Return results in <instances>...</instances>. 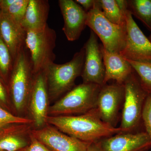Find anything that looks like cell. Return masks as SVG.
Listing matches in <instances>:
<instances>
[{
    "label": "cell",
    "mask_w": 151,
    "mask_h": 151,
    "mask_svg": "<svg viewBox=\"0 0 151 151\" xmlns=\"http://www.w3.org/2000/svg\"><path fill=\"white\" fill-rule=\"evenodd\" d=\"M142 118L146 129V132L151 140V94L146 98L143 107Z\"/></svg>",
    "instance_id": "obj_25"
},
{
    "label": "cell",
    "mask_w": 151,
    "mask_h": 151,
    "mask_svg": "<svg viewBox=\"0 0 151 151\" xmlns=\"http://www.w3.org/2000/svg\"><path fill=\"white\" fill-rule=\"evenodd\" d=\"M1 8H0V12H1Z\"/></svg>",
    "instance_id": "obj_31"
},
{
    "label": "cell",
    "mask_w": 151,
    "mask_h": 151,
    "mask_svg": "<svg viewBox=\"0 0 151 151\" xmlns=\"http://www.w3.org/2000/svg\"><path fill=\"white\" fill-rule=\"evenodd\" d=\"M48 88L45 70L34 74L28 108L36 129L46 124L49 108Z\"/></svg>",
    "instance_id": "obj_10"
},
{
    "label": "cell",
    "mask_w": 151,
    "mask_h": 151,
    "mask_svg": "<svg viewBox=\"0 0 151 151\" xmlns=\"http://www.w3.org/2000/svg\"><path fill=\"white\" fill-rule=\"evenodd\" d=\"M97 1L100 9L108 20L118 25H126V12L124 13L121 10L116 0H97Z\"/></svg>",
    "instance_id": "obj_20"
},
{
    "label": "cell",
    "mask_w": 151,
    "mask_h": 151,
    "mask_svg": "<svg viewBox=\"0 0 151 151\" xmlns=\"http://www.w3.org/2000/svg\"><path fill=\"white\" fill-rule=\"evenodd\" d=\"M46 123L64 134L87 143L95 142L124 132L120 127L103 122L96 108L81 115L48 116Z\"/></svg>",
    "instance_id": "obj_1"
},
{
    "label": "cell",
    "mask_w": 151,
    "mask_h": 151,
    "mask_svg": "<svg viewBox=\"0 0 151 151\" xmlns=\"http://www.w3.org/2000/svg\"><path fill=\"white\" fill-rule=\"evenodd\" d=\"M57 35L49 27L40 30H27L25 46L29 53L34 74L44 71L54 61Z\"/></svg>",
    "instance_id": "obj_5"
},
{
    "label": "cell",
    "mask_w": 151,
    "mask_h": 151,
    "mask_svg": "<svg viewBox=\"0 0 151 151\" xmlns=\"http://www.w3.org/2000/svg\"><path fill=\"white\" fill-rule=\"evenodd\" d=\"M86 151H101L99 146L97 145V142L91 143L88 148Z\"/></svg>",
    "instance_id": "obj_29"
},
{
    "label": "cell",
    "mask_w": 151,
    "mask_h": 151,
    "mask_svg": "<svg viewBox=\"0 0 151 151\" xmlns=\"http://www.w3.org/2000/svg\"><path fill=\"white\" fill-rule=\"evenodd\" d=\"M33 124H13L0 129V150L22 151L30 142Z\"/></svg>",
    "instance_id": "obj_16"
},
{
    "label": "cell",
    "mask_w": 151,
    "mask_h": 151,
    "mask_svg": "<svg viewBox=\"0 0 151 151\" xmlns=\"http://www.w3.org/2000/svg\"><path fill=\"white\" fill-rule=\"evenodd\" d=\"M34 73L29 52L24 47L14 61L8 88L14 115L22 116L28 108Z\"/></svg>",
    "instance_id": "obj_2"
},
{
    "label": "cell",
    "mask_w": 151,
    "mask_h": 151,
    "mask_svg": "<svg viewBox=\"0 0 151 151\" xmlns=\"http://www.w3.org/2000/svg\"><path fill=\"white\" fill-rule=\"evenodd\" d=\"M128 10L151 32V0H128Z\"/></svg>",
    "instance_id": "obj_19"
},
{
    "label": "cell",
    "mask_w": 151,
    "mask_h": 151,
    "mask_svg": "<svg viewBox=\"0 0 151 151\" xmlns=\"http://www.w3.org/2000/svg\"><path fill=\"white\" fill-rule=\"evenodd\" d=\"M127 37L125 47L120 54L126 59L151 62V42L134 20L129 11L125 13Z\"/></svg>",
    "instance_id": "obj_8"
},
{
    "label": "cell",
    "mask_w": 151,
    "mask_h": 151,
    "mask_svg": "<svg viewBox=\"0 0 151 151\" xmlns=\"http://www.w3.org/2000/svg\"><path fill=\"white\" fill-rule=\"evenodd\" d=\"M0 35L10 52L14 61L25 46L26 30L9 14L0 12Z\"/></svg>",
    "instance_id": "obj_15"
},
{
    "label": "cell",
    "mask_w": 151,
    "mask_h": 151,
    "mask_svg": "<svg viewBox=\"0 0 151 151\" xmlns=\"http://www.w3.org/2000/svg\"><path fill=\"white\" fill-rule=\"evenodd\" d=\"M124 105L120 128L124 132H131L142 118L143 108L148 94L141 85L133 70L124 84Z\"/></svg>",
    "instance_id": "obj_7"
},
{
    "label": "cell",
    "mask_w": 151,
    "mask_h": 151,
    "mask_svg": "<svg viewBox=\"0 0 151 151\" xmlns=\"http://www.w3.org/2000/svg\"><path fill=\"white\" fill-rule=\"evenodd\" d=\"M50 6L47 0H29L21 24L26 30H40L47 25Z\"/></svg>",
    "instance_id": "obj_18"
},
{
    "label": "cell",
    "mask_w": 151,
    "mask_h": 151,
    "mask_svg": "<svg viewBox=\"0 0 151 151\" xmlns=\"http://www.w3.org/2000/svg\"><path fill=\"white\" fill-rule=\"evenodd\" d=\"M102 50L105 67L104 85L111 80L124 84L134 70L131 64L120 53L108 51L102 44Z\"/></svg>",
    "instance_id": "obj_17"
},
{
    "label": "cell",
    "mask_w": 151,
    "mask_h": 151,
    "mask_svg": "<svg viewBox=\"0 0 151 151\" xmlns=\"http://www.w3.org/2000/svg\"><path fill=\"white\" fill-rule=\"evenodd\" d=\"M13 124H33L32 119L17 116L0 106V129Z\"/></svg>",
    "instance_id": "obj_23"
},
{
    "label": "cell",
    "mask_w": 151,
    "mask_h": 151,
    "mask_svg": "<svg viewBox=\"0 0 151 151\" xmlns=\"http://www.w3.org/2000/svg\"><path fill=\"white\" fill-rule=\"evenodd\" d=\"M22 151H52L43 143L36 139L31 134L30 142Z\"/></svg>",
    "instance_id": "obj_27"
},
{
    "label": "cell",
    "mask_w": 151,
    "mask_h": 151,
    "mask_svg": "<svg viewBox=\"0 0 151 151\" xmlns=\"http://www.w3.org/2000/svg\"><path fill=\"white\" fill-rule=\"evenodd\" d=\"M96 142L101 151H146L151 147L146 132H121Z\"/></svg>",
    "instance_id": "obj_13"
},
{
    "label": "cell",
    "mask_w": 151,
    "mask_h": 151,
    "mask_svg": "<svg viewBox=\"0 0 151 151\" xmlns=\"http://www.w3.org/2000/svg\"><path fill=\"white\" fill-rule=\"evenodd\" d=\"M85 58L81 76L83 83L104 85L105 67L102 44L98 42L97 36L91 30L88 40L83 47Z\"/></svg>",
    "instance_id": "obj_9"
},
{
    "label": "cell",
    "mask_w": 151,
    "mask_h": 151,
    "mask_svg": "<svg viewBox=\"0 0 151 151\" xmlns=\"http://www.w3.org/2000/svg\"><path fill=\"white\" fill-rule=\"evenodd\" d=\"M124 94V84H106L101 86L96 108L103 122L115 127Z\"/></svg>",
    "instance_id": "obj_12"
},
{
    "label": "cell",
    "mask_w": 151,
    "mask_h": 151,
    "mask_svg": "<svg viewBox=\"0 0 151 151\" xmlns=\"http://www.w3.org/2000/svg\"><path fill=\"white\" fill-rule=\"evenodd\" d=\"M14 63L10 52L0 35V78L7 86Z\"/></svg>",
    "instance_id": "obj_21"
},
{
    "label": "cell",
    "mask_w": 151,
    "mask_h": 151,
    "mask_svg": "<svg viewBox=\"0 0 151 151\" xmlns=\"http://www.w3.org/2000/svg\"><path fill=\"white\" fill-rule=\"evenodd\" d=\"M31 134L52 151H86L91 143L64 134L47 124L40 129H32Z\"/></svg>",
    "instance_id": "obj_11"
},
{
    "label": "cell",
    "mask_w": 151,
    "mask_h": 151,
    "mask_svg": "<svg viewBox=\"0 0 151 151\" xmlns=\"http://www.w3.org/2000/svg\"><path fill=\"white\" fill-rule=\"evenodd\" d=\"M0 151H4L0 150Z\"/></svg>",
    "instance_id": "obj_32"
},
{
    "label": "cell",
    "mask_w": 151,
    "mask_h": 151,
    "mask_svg": "<svg viewBox=\"0 0 151 151\" xmlns=\"http://www.w3.org/2000/svg\"><path fill=\"white\" fill-rule=\"evenodd\" d=\"M85 58L82 47L69 62L64 64L52 63L45 69L50 100L53 101L74 87L75 81L81 76Z\"/></svg>",
    "instance_id": "obj_4"
},
{
    "label": "cell",
    "mask_w": 151,
    "mask_h": 151,
    "mask_svg": "<svg viewBox=\"0 0 151 151\" xmlns=\"http://www.w3.org/2000/svg\"><path fill=\"white\" fill-rule=\"evenodd\" d=\"M137 75L141 85L151 94V62H139L127 59Z\"/></svg>",
    "instance_id": "obj_22"
},
{
    "label": "cell",
    "mask_w": 151,
    "mask_h": 151,
    "mask_svg": "<svg viewBox=\"0 0 151 151\" xmlns=\"http://www.w3.org/2000/svg\"><path fill=\"white\" fill-rule=\"evenodd\" d=\"M29 0H14L5 12L17 22L21 23L25 14Z\"/></svg>",
    "instance_id": "obj_24"
},
{
    "label": "cell",
    "mask_w": 151,
    "mask_h": 151,
    "mask_svg": "<svg viewBox=\"0 0 151 151\" xmlns=\"http://www.w3.org/2000/svg\"><path fill=\"white\" fill-rule=\"evenodd\" d=\"M148 38H149V40L151 42V34L150 35V36H149Z\"/></svg>",
    "instance_id": "obj_30"
},
{
    "label": "cell",
    "mask_w": 151,
    "mask_h": 151,
    "mask_svg": "<svg viewBox=\"0 0 151 151\" xmlns=\"http://www.w3.org/2000/svg\"><path fill=\"white\" fill-rule=\"evenodd\" d=\"M0 106L10 113H13L8 88L5 83L0 78Z\"/></svg>",
    "instance_id": "obj_26"
},
{
    "label": "cell",
    "mask_w": 151,
    "mask_h": 151,
    "mask_svg": "<svg viewBox=\"0 0 151 151\" xmlns=\"http://www.w3.org/2000/svg\"><path fill=\"white\" fill-rule=\"evenodd\" d=\"M101 86L84 83L75 86L49 108L48 116L81 115L95 109Z\"/></svg>",
    "instance_id": "obj_3"
},
{
    "label": "cell",
    "mask_w": 151,
    "mask_h": 151,
    "mask_svg": "<svg viewBox=\"0 0 151 151\" xmlns=\"http://www.w3.org/2000/svg\"><path fill=\"white\" fill-rule=\"evenodd\" d=\"M75 1L88 13L94 7L96 0H76Z\"/></svg>",
    "instance_id": "obj_28"
},
{
    "label": "cell",
    "mask_w": 151,
    "mask_h": 151,
    "mask_svg": "<svg viewBox=\"0 0 151 151\" xmlns=\"http://www.w3.org/2000/svg\"><path fill=\"white\" fill-rule=\"evenodd\" d=\"M86 26L100 39L103 47L111 52L120 53L126 45L127 24H114L108 20L96 0L94 7L87 13Z\"/></svg>",
    "instance_id": "obj_6"
},
{
    "label": "cell",
    "mask_w": 151,
    "mask_h": 151,
    "mask_svg": "<svg viewBox=\"0 0 151 151\" xmlns=\"http://www.w3.org/2000/svg\"><path fill=\"white\" fill-rule=\"evenodd\" d=\"M58 5L64 20L63 31L69 41L77 40L86 26L87 12L73 0H59Z\"/></svg>",
    "instance_id": "obj_14"
}]
</instances>
